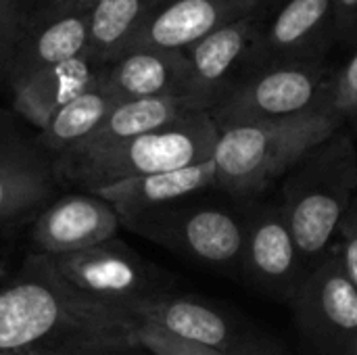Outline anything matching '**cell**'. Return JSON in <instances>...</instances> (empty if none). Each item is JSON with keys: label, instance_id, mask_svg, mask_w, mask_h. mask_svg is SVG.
Masks as SVG:
<instances>
[{"label": "cell", "instance_id": "1", "mask_svg": "<svg viewBox=\"0 0 357 355\" xmlns=\"http://www.w3.org/2000/svg\"><path fill=\"white\" fill-rule=\"evenodd\" d=\"M136 326L130 314L75 293L52 270L48 255L33 253L0 287V349L52 355L126 352L136 349Z\"/></svg>", "mask_w": 357, "mask_h": 355}, {"label": "cell", "instance_id": "2", "mask_svg": "<svg viewBox=\"0 0 357 355\" xmlns=\"http://www.w3.org/2000/svg\"><path fill=\"white\" fill-rule=\"evenodd\" d=\"M356 197L357 146L354 136L343 130L314 146L282 178L278 205L307 272L333 251V241Z\"/></svg>", "mask_w": 357, "mask_h": 355}, {"label": "cell", "instance_id": "3", "mask_svg": "<svg viewBox=\"0 0 357 355\" xmlns=\"http://www.w3.org/2000/svg\"><path fill=\"white\" fill-rule=\"evenodd\" d=\"M343 126L328 113H310L282 121L222 128L213 153L215 186L234 197H257Z\"/></svg>", "mask_w": 357, "mask_h": 355}, {"label": "cell", "instance_id": "4", "mask_svg": "<svg viewBox=\"0 0 357 355\" xmlns=\"http://www.w3.org/2000/svg\"><path fill=\"white\" fill-rule=\"evenodd\" d=\"M220 130L209 111H190L123 144L88 155H59L54 174L90 192L128 178L184 169L213 159Z\"/></svg>", "mask_w": 357, "mask_h": 355}, {"label": "cell", "instance_id": "5", "mask_svg": "<svg viewBox=\"0 0 357 355\" xmlns=\"http://www.w3.org/2000/svg\"><path fill=\"white\" fill-rule=\"evenodd\" d=\"M333 75L335 71L324 63L264 67L232 84L209 109V115L222 130L326 113Z\"/></svg>", "mask_w": 357, "mask_h": 355}, {"label": "cell", "instance_id": "6", "mask_svg": "<svg viewBox=\"0 0 357 355\" xmlns=\"http://www.w3.org/2000/svg\"><path fill=\"white\" fill-rule=\"evenodd\" d=\"M126 226L174 253L207 266L232 268L243 264L247 218L224 207L182 201Z\"/></svg>", "mask_w": 357, "mask_h": 355}, {"label": "cell", "instance_id": "7", "mask_svg": "<svg viewBox=\"0 0 357 355\" xmlns=\"http://www.w3.org/2000/svg\"><path fill=\"white\" fill-rule=\"evenodd\" d=\"M48 259L59 278L75 293L126 312L132 318L138 305L167 293L155 280L151 268L130 247L115 239L77 253Z\"/></svg>", "mask_w": 357, "mask_h": 355}, {"label": "cell", "instance_id": "8", "mask_svg": "<svg viewBox=\"0 0 357 355\" xmlns=\"http://www.w3.org/2000/svg\"><path fill=\"white\" fill-rule=\"evenodd\" d=\"M291 305L301 333L320 355H354L357 289L335 251L307 272Z\"/></svg>", "mask_w": 357, "mask_h": 355}, {"label": "cell", "instance_id": "9", "mask_svg": "<svg viewBox=\"0 0 357 355\" xmlns=\"http://www.w3.org/2000/svg\"><path fill=\"white\" fill-rule=\"evenodd\" d=\"M134 320L226 355H280L270 339L197 297L163 293L138 305Z\"/></svg>", "mask_w": 357, "mask_h": 355}, {"label": "cell", "instance_id": "10", "mask_svg": "<svg viewBox=\"0 0 357 355\" xmlns=\"http://www.w3.org/2000/svg\"><path fill=\"white\" fill-rule=\"evenodd\" d=\"M335 42L333 0H284L272 19L266 15L241 77L274 65L324 63Z\"/></svg>", "mask_w": 357, "mask_h": 355}, {"label": "cell", "instance_id": "11", "mask_svg": "<svg viewBox=\"0 0 357 355\" xmlns=\"http://www.w3.org/2000/svg\"><path fill=\"white\" fill-rule=\"evenodd\" d=\"M90 8L46 2L29 10L4 80L17 90L36 73L88 52Z\"/></svg>", "mask_w": 357, "mask_h": 355}, {"label": "cell", "instance_id": "12", "mask_svg": "<svg viewBox=\"0 0 357 355\" xmlns=\"http://www.w3.org/2000/svg\"><path fill=\"white\" fill-rule=\"evenodd\" d=\"M243 272L261 291L291 301L307 276L293 230L280 205H266L247 218Z\"/></svg>", "mask_w": 357, "mask_h": 355}, {"label": "cell", "instance_id": "13", "mask_svg": "<svg viewBox=\"0 0 357 355\" xmlns=\"http://www.w3.org/2000/svg\"><path fill=\"white\" fill-rule=\"evenodd\" d=\"M264 19L266 8H257L222 25L184 50L190 75V98L201 109L209 111L243 75Z\"/></svg>", "mask_w": 357, "mask_h": 355}, {"label": "cell", "instance_id": "14", "mask_svg": "<svg viewBox=\"0 0 357 355\" xmlns=\"http://www.w3.org/2000/svg\"><path fill=\"white\" fill-rule=\"evenodd\" d=\"M54 161L0 113V224H13L40 209L54 192Z\"/></svg>", "mask_w": 357, "mask_h": 355}, {"label": "cell", "instance_id": "15", "mask_svg": "<svg viewBox=\"0 0 357 355\" xmlns=\"http://www.w3.org/2000/svg\"><path fill=\"white\" fill-rule=\"evenodd\" d=\"M119 228L117 211L98 195H67L38 213L31 241L40 255L59 257L107 243Z\"/></svg>", "mask_w": 357, "mask_h": 355}, {"label": "cell", "instance_id": "16", "mask_svg": "<svg viewBox=\"0 0 357 355\" xmlns=\"http://www.w3.org/2000/svg\"><path fill=\"white\" fill-rule=\"evenodd\" d=\"M257 8H261L257 0H161L130 48L186 50Z\"/></svg>", "mask_w": 357, "mask_h": 355}, {"label": "cell", "instance_id": "17", "mask_svg": "<svg viewBox=\"0 0 357 355\" xmlns=\"http://www.w3.org/2000/svg\"><path fill=\"white\" fill-rule=\"evenodd\" d=\"M100 84L117 103L136 98L192 100L184 50L130 48L105 65Z\"/></svg>", "mask_w": 357, "mask_h": 355}, {"label": "cell", "instance_id": "18", "mask_svg": "<svg viewBox=\"0 0 357 355\" xmlns=\"http://www.w3.org/2000/svg\"><path fill=\"white\" fill-rule=\"evenodd\" d=\"M215 186L213 159L174 172H159L138 178L113 182L92 190L105 199L119 216L121 224H130L153 211L188 201L190 197Z\"/></svg>", "mask_w": 357, "mask_h": 355}, {"label": "cell", "instance_id": "19", "mask_svg": "<svg viewBox=\"0 0 357 355\" xmlns=\"http://www.w3.org/2000/svg\"><path fill=\"white\" fill-rule=\"evenodd\" d=\"M102 69L105 65L88 52L52 65L13 90V109L40 132L54 113L96 86L102 77Z\"/></svg>", "mask_w": 357, "mask_h": 355}, {"label": "cell", "instance_id": "20", "mask_svg": "<svg viewBox=\"0 0 357 355\" xmlns=\"http://www.w3.org/2000/svg\"><path fill=\"white\" fill-rule=\"evenodd\" d=\"M190 111H203L188 98H136L119 100L100 121V126L75 149L71 155L100 153L111 146L123 144L146 132H153ZM65 155V153H63Z\"/></svg>", "mask_w": 357, "mask_h": 355}, {"label": "cell", "instance_id": "21", "mask_svg": "<svg viewBox=\"0 0 357 355\" xmlns=\"http://www.w3.org/2000/svg\"><path fill=\"white\" fill-rule=\"evenodd\" d=\"M161 0H98L90 6L88 54L98 63L123 54Z\"/></svg>", "mask_w": 357, "mask_h": 355}, {"label": "cell", "instance_id": "22", "mask_svg": "<svg viewBox=\"0 0 357 355\" xmlns=\"http://www.w3.org/2000/svg\"><path fill=\"white\" fill-rule=\"evenodd\" d=\"M117 100L98 82L88 92L65 105L38 132L36 142L50 155H63L82 144L107 117Z\"/></svg>", "mask_w": 357, "mask_h": 355}, {"label": "cell", "instance_id": "23", "mask_svg": "<svg viewBox=\"0 0 357 355\" xmlns=\"http://www.w3.org/2000/svg\"><path fill=\"white\" fill-rule=\"evenodd\" d=\"M134 347L149 355H226L215 349H209L199 343L184 341L180 337H174L157 326L151 324H138L134 331Z\"/></svg>", "mask_w": 357, "mask_h": 355}, {"label": "cell", "instance_id": "24", "mask_svg": "<svg viewBox=\"0 0 357 355\" xmlns=\"http://www.w3.org/2000/svg\"><path fill=\"white\" fill-rule=\"evenodd\" d=\"M326 113L349 123L357 115V50L356 54L333 75L326 98Z\"/></svg>", "mask_w": 357, "mask_h": 355}, {"label": "cell", "instance_id": "25", "mask_svg": "<svg viewBox=\"0 0 357 355\" xmlns=\"http://www.w3.org/2000/svg\"><path fill=\"white\" fill-rule=\"evenodd\" d=\"M27 15L29 8L25 0H0V77L6 75Z\"/></svg>", "mask_w": 357, "mask_h": 355}, {"label": "cell", "instance_id": "26", "mask_svg": "<svg viewBox=\"0 0 357 355\" xmlns=\"http://www.w3.org/2000/svg\"><path fill=\"white\" fill-rule=\"evenodd\" d=\"M339 239L341 241H339V247L335 249V253L339 255L345 274L349 276V280L357 289V197L354 199L345 220L341 222Z\"/></svg>", "mask_w": 357, "mask_h": 355}, {"label": "cell", "instance_id": "27", "mask_svg": "<svg viewBox=\"0 0 357 355\" xmlns=\"http://www.w3.org/2000/svg\"><path fill=\"white\" fill-rule=\"evenodd\" d=\"M337 42L351 46L357 42V0H333Z\"/></svg>", "mask_w": 357, "mask_h": 355}, {"label": "cell", "instance_id": "28", "mask_svg": "<svg viewBox=\"0 0 357 355\" xmlns=\"http://www.w3.org/2000/svg\"><path fill=\"white\" fill-rule=\"evenodd\" d=\"M46 2H52V4H61V6H75V8H90L94 2L98 0H46Z\"/></svg>", "mask_w": 357, "mask_h": 355}, {"label": "cell", "instance_id": "29", "mask_svg": "<svg viewBox=\"0 0 357 355\" xmlns=\"http://www.w3.org/2000/svg\"><path fill=\"white\" fill-rule=\"evenodd\" d=\"M0 355H52V354L36 352V349H0Z\"/></svg>", "mask_w": 357, "mask_h": 355}, {"label": "cell", "instance_id": "30", "mask_svg": "<svg viewBox=\"0 0 357 355\" xmlns=\"http://www.w3.org/2000/svg\"><path fill=\"white\" fill-rule=\"evenodd\" d=\"M261 4V8H266L268 4H274V2H284V0H257Z\"/></svg>", "mask_w": 357, "mask_h": 355}, {"label": "cell", "instance_id": "31", "mask_svg": "<svg viewBox=\"0 0 357 355\" xmlns=\"http://www.w3.org/2000/svg\"><path fill=\"white\" fill-rule=\"evenodd\" d=\"M349 123H351V126H354V128H356V130H357V115H356V117H354V119H351V121H349Z\"/></svg>", "mask_w": 357, "mask_h": 355}, {"label": "cell", "instance_id": "32", "mask_svg": "<svg viewBox=\"0 0 357 355\" xmlns=\"http://www.w3.org/2000/svg\"><path fill=\"white\" fill-rule=\"evenodd\" d=\"M119 354V352H111V354H86V355H115Z\"/></svg>", "mask_w": 357, "mask_h": 355}, {"label": "cell", "instance_id": "33", "mask_svg": "<svg viewBox=\"0 0 357 355\" xmlns=\"http://www.w3.org/2000/svg\"><path fill=\"white\" fill-rule=\"evenodd\" d=\"M354 355H357V345H356V352H354Z\"/></svg>", "mask_w": 357, "mask_h": 355}]
</instances>
